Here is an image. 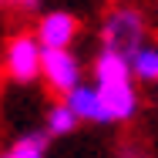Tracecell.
Instances as JSON below:
<instances>
[{"label":"cell","mask_w":158,"mask_h":158,"mask_svg":"<svg viewBox=\"0 0 158 158\" xmlns=\"http://www.w3.org/2000/svg\"><path fill=\"white\" fill-rule=\"evenodd\" d=\"M40 64H44V44L37 40V34H17L7 40L3 47V74L17 84H31L40 77Z\"/></svg>","instance_id":"6da1fadb"},{"label":"cell","mask_w":158,"mask_h":158,"mask_svg":"<svg viewBox=\"0 0 158 158\" xmlns=\"http://www.w3.org/2000/svg\"><path fill=\"white\" fill-rule=\"evenodd\" d=\"M141 40H148V27H145V17L135 7H114L104 17V24H101V44L104 47L131 54Z\"/></svg>","instance_id":"7a4b0ae2"},{"label":"cell","mask_w":158,"mask_h":158,"mask_svg":"<svg viewBox=\"0 0 158 158\" xmlns=\"http://www.w3.org/2000/svg\"><path fill=\"white\" fill-rule=\"evenodd\" d=\"M40 77L54 94H67L81 84V61L71 47H44Z\"/></svg>","instance_id":"3957f363"},{"label":"cell","mask_w":158,"mask_h":158,"mask_svg":"<svg viewBox=\"0 0 158 158\" xmlns=\"http://www.w3.org/2000/svg\"><path fill=\"white\" fill-rule=\"evenodd\" d=\"M104 111H108V125L131 121L138 114V88L135 81H114V84H98Z\"/></svg>","instance_id":"277c9868"},{"label":"cell","mask_w":158,"mask_h":158,"mask_svg":"<svg viewBox=\"0 0 158 158\" xmlns=\"http://www.w3.org/2000/svg\"><path fill=\"white\" fill-rule=\"evenodd\" d=\"M81 31V24H77V17L74 14H67V10H51V14H44L40 20H37V40L44 44V47H71L74 44V37Z\"/></svg>","instance_id":"5b68a950"},{"label":"cell","mask_w":158,"mask_h":158,"mask_svg":"<svg viewBox=\"0 0 158 158\" xmlns=\"http://www.w3.org/2000/svg\"><path fill=\"white\" fill-rule=\"evenodd\" d=\"M64 101L74 108V114L81 121H91V125H108V111H104V101H101V91L98 84H77L74 91H67Z\"/></svg>","instance_id":"8992f818"},{"label":"cell","mask_w":158,"mask_h":158,"mask_svg":"<svg viewBox=\"0 0 158 158\" xmlns=\"http://www.w3.org/2000/svg\"><path fill=\"white\" fill-rule=\"evenodd\" d=\"M114 81H135L131 61L121 51L101 47V54L94 57V84H114Z\"/></svg>","instance_id":"52a82bcc"},{"label":"cell","mask_w":158,"mask_h":158,"mask_svg":"<svg viewBox=\"0 0 158 158\" xmlns=\"http://www.w3.org/2000/svg\"><path fill=\"white\" fill-rule=\"evenodd\" d=\"M131 71H135V81H145V84H158V40H141L131 54Z\"/></svg>","instance_id":"ba28073f"},{"label":"cell","mask_w":158,"mask_h":158,"mask_svg":"<svg viewBox=\"0 0 158 158\" xmlns=\"http://www.w3.org/2000/svg\"><path fill=\"white\" fill-rule=\"evenodd\" d=\"M77 125H81V118L74 114V108H71L67 101H57V104H51V108H47L44 131H47L51 138H64V135H71Z\"/></svg>","instance_id":"9c48e42d"},{"label":"cell","mask_w":158,"mask_h":158,"mask_svg":"<svg viewBox=\"0 0 158 158\" xmlns=\"http://www.w3.org/2000/svg\"><path fill=\"white\" fill-rule=\"evenodd\" d=\"M47 131L40 135V131H31V135H20L7 152H0V158H44L47 152Z\"/></svg>","instance_id":"30bf717a"},{"label":"cell","mask_w":158,"mask_h":158,"mask_svg":"<svg viewBox=\"0 0 158 158\" xmlns=\"http://www.w3.org/2000/svg\"><path fill=\"white\" fill-rule=\"evenodd\" d=\"M10 3H14V7H24V10H31V7H37L40 0H10Z\"/></svg>","instance_id":"8fae6325"},{"label":"cell","mask_w":158,"mask_h":158,"mask_svg":"<svg viewBox=\"0 0 158 158\" xmlns=\"http://www.w3.org/2000/svg\"><path fill=\"white\" fill-rule=\"evenodd\" d=\"M0 3H3V0H0Z\"/></svg>","instance_id":"7c38bea8"}]
</instances>
